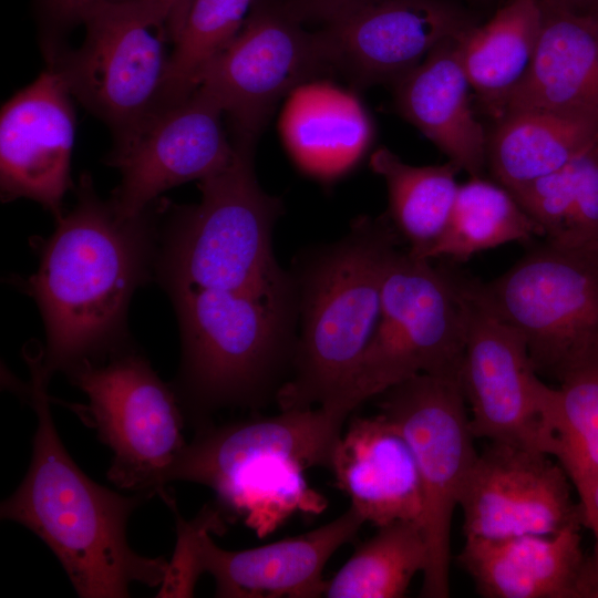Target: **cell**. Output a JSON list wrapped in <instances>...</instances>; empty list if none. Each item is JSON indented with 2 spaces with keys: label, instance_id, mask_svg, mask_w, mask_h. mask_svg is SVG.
<instances>
[{
  "label": "cell",
  "instance_id": "obj_1",
  "mask_svg": "<svg viewBox=\"0 0 598 598\" xmlns=\"http://www.w3.org/2000/svg\"><path fill=\"white\" fill-rule=\"evenodd\" d=\"M75 197L51 236L39 239L37 271L14 281L40 310L43 362L51 375L104 361L130 346V301L153 278L161 206L122 217L110 199L99 197L87 174Z\"/></svg>",
  "mask_w": 598,
  "mask_h": 598
},
{
  "label": "cell",
  "instance_id": "obj_2",
  "mask_svg": "<svg viewBox=\"0 0 598 598\" xmlns=\"http://www.w3.org/2000/svg\"><path fill=\"white\" fill-rule=\"evenodd\" d=\"M30 403L38 425L29 470L0 506V517L23 525L53 551L80 598H126L130 586L163 584L169 563L128 545L126 525L147 498L125 496L91 480L72 460L56 431L43 349L23 351Z\"/></svg>",
  "mask_w": 598,
  "mask_h": 598
},
{
  "label": "cell",
  "instance_id": "obj_3",
  "mask_svg": "<svg viewBox=\"0 0 598 598\" xmlns=\"http://www.w3.org/2000/svg\"><path fill=\"white\" fill-rule=\"evenodd\" d=\"M179 327L181 363L171 383L194 431L223 409L257 410L276 400L296 351L298 295L293 274L245 289L167 293Z\"/></svg>",
  "mask_w": 598,
  "mask_h": 598
},
{
  "label": "cell",
  "instance_id": "obj_4",
  "mask_svg": "<svg viewBox=\"0 0 598 598\" xmlns=\"http://www.w3.org/2000/svg\"><path fill=\"white\" fill-rule=\"evenodd\" d=\"M346 419L320 406L291 409L195 431L168 473V483L210 487L224 517L240 519L258 537L293 514H320L327 499L303 475L331 470Z\"/></svg>",
  "mask_w": 598,
  "mask_h": 598
},
{
  "label": "cell",
  "instance_id": "obj_5",
  "mask_svg": "<svg viewBox=\"0 0 598 598\" xmlns=\"http://www.w3.org/2000/svg\"><path fill=\"white\" fill-rule=\"evenodd\" d=\"M400 237L386 214L362 216L292 272L299 334L291 374L276 395L281 411L327 403L351 373L378 324Z\"/></svg>",
  "mask_w": 598,
  "mask_h": 598
},
{
  "label": "cell",
  "instance_id": "obj_6",
  "mask_svg": "<svg viewBox=\"0 0 598 598\" xmlns=\"http://www.w3.org/2000/svg\"><path fill=\"white\" fill-rule=\"evenodd\" d=\"M233 143L231 161L199 181V203L172 207L158 226L153 278L166 293L257 288L290 276L277 264L271 243L282 203L257 181L256 144Z\"/></svg>",
  "mask_w": 598,
  "mask_h": 598
},
{
  "label": "cell",
  "instance_id": "obj_7",
  "mask_svg": "<svg viewBox=\"0 0 598 598\" xmlns=\"http://www.w3.org/2000/svg\"><path fill=\"white\" fill-rule=\"evenodd\" d=\"M466 339L462 275L398 251L382 287L374 333L337 393L320 405L344 419L419 374L458 378Z\"/></svg>",
  "mask_w": 598,
  "mask_h": 598
},
{
  "label": "cell",
  "instance_id": "obj_8",
  "mask_svg": "<svg viewBox=\"0 0 598 598\" xmlns=\"http://www.w3.org/2000/svg\"><path fill=\"white\" fill-rule=\"evenodd\" d=\"M65 375L89 399L73 404L74 411L113 452L109 481L146 498L158 495L174 509L165 488L186 445V423L172 384L133 344L104 361H84Z\"/></svg>",
  "mask_w": 598,
  "mask_h": 598
},
{
  "label": "cell",
  "instance_id": "obj_9",
  "mask_svg": "<svg viewBox=\"0 0 598 598\" xmlns=\"http://www.w3.org/2000/svg\"><path fill=\"white\" fill-rule=\"evenodd\" d=\"M480 299L525 340L538 374L560 383L598 362V254L545 240L492 281Z\"/></svg>",
  "mask_w": 598,
  "mask_h": 598
},
{
  "label": "cell",
  "instance_id": "obj_10",
  "mask_svg": "<svg viewBox=\"0 0 598 598\" xmlns=\"http://www.w3.org/2000/svg\"><path fill=\"white\" fill-rule=\"evenodd\" d=\"M82 44L47 61L74 100L117 140L164 105L172 49L168 16L154 0L110 4L83 24Z\"/></svg>",
  "mask_w": 598,
  "mask_h": 598
},
{
  "label": "cell",
  "instance_id": "obj_11",
  "mask_svg": "<svg viewBox=\"0 0 598 598\" xmlns=\"http://www.w3.org/2000/svg\"><path fill=\"white\" fill-rule=\"evenodd\" d=\"M381 413L408 441L421 480L429 559L421 597L450 596L451 527L477 457L458 378L419 374L383 392Z\"/></svg>",
  "mask_w": 598,
  "mask_h": 598
},
{
  "label": "cell",
  "instance_id": "obj_12",
  "mask_svg": "<svg viewBox=\"0 0 598 598\" xmlns=\"http://www.w3.org/2000/svg\"><path fill=\"white\" fill-rule=\"evenodd\" d=\"M177 547L158 597L193 596L196 579L210 574L216 597L315 598L323 596L322 570L330 557L357 536L364 522L350 507L336 519L299 536L245 550H225L209 536L224 533L225 520L215 506H205L192 522L174 509Z\"/></svg>",
  "mask_w": 598,
  "mask_h": 598
},
{
  "label": "cell",
  "instance_id": "obj_13",
  "mask_svg": "<svg viewBox=\"0 0 598 598\" xmlns=\"http://www.w3.org/2000/svg\"><path fill=\"white\" fill-rule=\"evenodd\" d=\"M336 72L321 33L283 0H254L229 44L204 71L202 87L228 118L233 142L256 144L279 102Z\"/></svg>",
  "mask_w": 598,
  "mask_h": 598
},
{
  "label": "cell",
  "instance_id": "obj_14",
  "mask_svg": "<svg viewBox=\"0 0 598 598\" xmlns=\"http://www.w3.org/2000/svg\"><path fill=\"white\" fill-rule=\"evenodd\" d=\"M285 4L306 25H317L336 75L357 90L393 85L439 43L462 35L475 24L453 0H326Z\"/></svg>",
  "mask_w": 598,
  "mask_h": 598
},
{
  "label": "cell",
  "instance_id": "obj_15",
  "mask_svg": "<svg viewBox=\"0 0 598 598\" xmlns=\"http://www.w3.org/2000/svg\"><path fill=\"white\" fill-rule=\"evenodd\" d=\"M466 339L458 384L476 439L553 454L550 413L556 388L530 360L523 337L477 296L462 275Z\"/></svg>",
  "mask_w": 598,
  "mask_h": 598
},
{
  "label": "cell",
  "instance_id": "obj_16",
  "mask_svg": "<svg viewBox=\"0 0 598 598\" xmlns=\"http://www.w3.org/2000/svg\"><path fill=\"white\" fill-rule=\"evenodd\" d=\"M224 116L215 99L197 87L114 140L107 164L121 174L110 198L116 213L138 216L169 188L199 182L224 168L235 153Z\"/></svg>",
  "mask_w": 598,
  "mask_h": 598
},
{
  "label": "cell",
  "instance_id": "obj_17",
  "mask_svg": "<svg viewBox=\"0 0 598 598\" xmlns=\"http://www.w3.org/2000/svg\"><path fill=\"white\" fill-rule=\"evenodd\" d=\"M571 483L550 455L489 442L478 452L461 493L465 538L553 535L584 525Z\"/></svg>",
  "mask_w": 598,
  "mask_h": 598
},
{
  "label": "cell",
  "instance_id": "obj_18",
  "mask_svg": "<svg viewBox=\"0 0 598 598\" xmlns=\"http://www.w3.org/2000/svg\"><path fill=\"white\" fill-rule=\"evenodd\" d=\"M73 96L62 76L48 66L1 109V199H32L54 218L63 214L73 188L70 167L75 140Z\"/></svg>",
  "mask_w": 598,
  "mask_h": 598
},
{
  "label": "cell",
  "instance_id": "obj_19",
  "mask_svg": "<svg viewBox=\"0 0 598 598\" xmlns=\"http://www.w3.org/2000/svg\"><path fill=\"white\" fill-rule=\"evenodd\" d=\"M581 525L553 535L465 538L456 559L484 598H592Z\"/></svg>",
  "mask_w": 598,
  "mask_h": 598
},
{
  "label": "cell",
  "instance_id": "obj_20",
  "mask_svg": "<svg viewBox=\"0 0 598 598\" xmlns=\"http://www.w3.org/2000/svg\"><path fill=\"white\" fill-rule=\"evenodd\" d=\"M330 471L364 522L377 527L399 520L421 523L423 494L412 450L383 413L350 421Z\"/></svg>",
  "mask_w": 598,
  "mask_h": 598
},
{
  "label": "cell",
  "instance_id": "obj_21",
  "mask_svg": "<svg viewBox=\"0 0 598 598\" xmlns=\"http://www.w3.org/2000/svg\"><path fill=\"white\" fill-rule=\"evenodd\" d=\"M460 37L439 43L393 84L394 105L448 162L470 176H482L488 138L471 106L472 87L460 56Z\"/></svg>",
  "mask_w": 598,
  "mask_h": 598
},
{
  "label": "cell",
  "instance_id": "obj_22",
  "mask_svg": "<svg viewBox=\"0 0 598 598\" xmlns=\"http://www.w3.org/2000/svg\"><path fill=\"white\" fill-rule=\"evenodd\" d=\"M540 4L537 49L505 114L537 111L598 120V19L582 10Z\"/></svg>",
  "mask_w": 598,
  "mask_h": 598
},
{
  "label": "cell",
  "instance_id": "obj_23",
  "mask_svg": "<svg viewBox=\"0 0 598 598\" xmlns=\"http://www.w3.org/2000/svg\"><path fill=\"white\" fill-rule=\"evenodd\" d=\"M281 132L289 152L309 174L333 178L352 167L369 147L373 126L360 101L327 80L289 95Z\"/></svg>",
  "mask_w": 598,
  "mask_h": 598
},
{
  "label": "cell",
  "instance_id": "obj_24",
  "mask_svg": "<svg viewBox=\"0 0 598 598\" xmlns=\"http://www.w3.org/2000/svg\"><path fill=\"white\" fill-rule=\"evenodd\" d=\"M542 22L538 0H509L487 22L474 24L458 38L471 87L497 121L533 62Z\"/></svg>",
  "mask_w": 598,
  "mask_h": 598
},
{
  "label": "cell",
  "instance_id": "obj_25",
  "mask_svg": "<svg viewBox=\"0 0 598 598\" xmlns=\"http://www.w3.org/2000/svg\"><path fill=\"white\" fill-rule=\"evenodd\" d=\"M597 140V118L507 113L488 138L487 163L496 182L512 190L561 168Z\"/></svg>",
  "mask_w": 598,
  "mask_h": 598
},
{
  "label": "cell",
  "instance_id": "obj_26",
  "mask_svg": "<svg viewBox=\"0 0 598 598\" xmlns=\"http://www.w3.org/2000/svg\"><path fill=\"white\" fill-rule=\"evenodd\" d=\"M509 192L546 241L598 254V140L561 168Z\"/></svg>",
  "mask_w": 598,
  "mask_h": 598
},
{
  "label": "cell",
  "instance_id": "obj_27",
  "mask_svg": "<svg viewBox=\"0 0 598 598\" xmlns=\"http://www.w3.org/2000/svg\"><path fill=\"white\" fill-rule=\"evenodd\" d=\"M370 166L385 182L386 215L409 243L408 252L426 259L448 224L460 185L458 167L451 162L413 166L385 147L372 153Z\"/></svg>",
  "mask_w": 598,
  "mask_h": 598
},
{
  "label": "cell",
  "instance_id": "obj_28",
  "mask_svg": "<svg viewBox=\"0 0 598 598\" xmlns=\"http://www.w3.org/2000/svg\"><path fill=\"white\" fill-rule=\"evenodd\" d=\"M535 236L543 237L542 229L507 188L470 176L458 185L448 224L426 259L466 261L480 251Z\"/></svg>",
  "mask_w": 598,
  "mask_h": 598
},
{
  "label": "cell",
  "instance_id": "obj_29",
  "mask_svg": "<svg viewBox=\"0 0 598 598\" xmlns=\"http://www.w3.org/2000/svg\"><path fill=\"white\" fill-rule=\"evenodd\" d=\"M361 543L326 582L328 598H401L411 580L425 570L427 544L421 523L399 520Z\"/></svg>",
  "mask_w": 598,
  "mask_h": 598
},
{
  "label": "cell",
  "instance_id": "obj_30",
  "mask_svg": "<svg viewBox=\"0 0 598 598\" xmlns=\"http://www.w3.org/2000/svg\"><path fill=\"white\" fill-rule=\"evenodd\" d=\"M254 0H190L172 40L164 104L189 96L243 27Z\"/></svg>",
  "mask_w": 598,
  "mask_h": 598
},
{
  "label": "cell",
  "instance_id": "obj_31",
  "mask_svg": "<svg viewBox=\"0 0 598 598\" xmlns=\"http://www.w3.org/2000/svg\"><path fill=\"white\" fill-rule=\"evenodd\" d=\"M553 454L578 499L598 480V362L566 377L550 413Z\"/></svg>",
  "mask_w": 598,
  "mask_h": 598
},
{
  "label": "cell",
  "instance_id": "obj_32",
  "mask_svg": "<svg viewBox=\"0 0 598 598\" xmlns=\"http://www.w3.org/2000/svg\"><path fill=\"white\" fill-rule=\"evenodd\" d=\"M125 0H37L45 60L66 47L64 37L99 10Z\"/></svg>",
  "mask_w": 598,
  "mask_h": 598
},
{
  "label": "cell",
  "instance_id": "obj_33",
  "mask_svg": "<svg viewBox=\"0 0 598 598\" xmlns=\"http://www.w3.org/2000/svg\"><path fill=\"white\" fill-rule=\"evenodd\" d=\"M582 512V524L592 533L594 550L589 559L592 597L598 598V480L586 496L579 501Z\"/></svg>",
  "mask_w": 598,
  "mask_h": 598
},
{
  "label": "cell",
  "instance_id": "obj_34",
  "mask_svg": "<svg viewBox=\"0 0 598 598\" xmlns=\"http://www.w3.org/2000/svg\"><path fill=\"white\" fill-rule=\"evenodd\" d=\"M157 2L168 16V30L173 38L190 0H154Z\"/></svg>",
  "mask_w": 598,
  "mask_h": 598
},
{
  "label": "cell",
  "instance_id": "obj_35",
  "mask_svg": "<svg viewBox=\"0 0 598 598\" xmlns=\"http://www.w3.org/2000/svg\"><path fill=\"white\" fill-rule=\"evenodd\" d=\"M543 4L584 10L589 0H538Z\"/></svg>",
  "mask_w": 598,
  "mask_h": 598
},
{
  "label": "cell",
  "instance_id": "obj_36",
  "mask_svg": "<svg viewBox=\"0 0 598 598\" xmlns=\"http://www.w3.org/2000/svg\"><path fill=\"white\" fill-rule=\"evenodd\" d=\"M582 11H586L598 19V0H589Z\"/></svg>",
  "mask_w": 598,
  "mask_h": 598
},
{
  "label": "cell",
  "instance_id": "obj_37",
  "mask_svg": "<svg viewBox=\"0 0 598 598\" xmlns=\"http://www.w3.org/2000/svg\"><path fill=\"white\" fill-rule=\"evenodd\" d=\"M286 1L297 3V2H312V1H326V0H286Z\"/></svg>",
  "mask_w": 598,
  "mask_h": 598
}]
</instances>
